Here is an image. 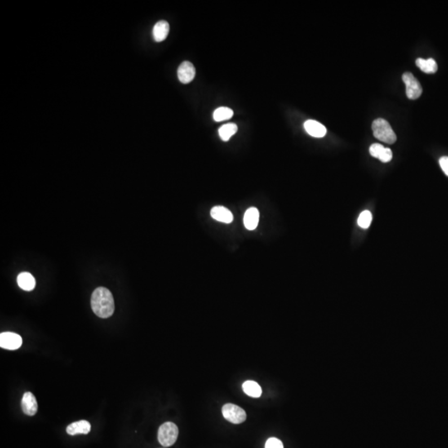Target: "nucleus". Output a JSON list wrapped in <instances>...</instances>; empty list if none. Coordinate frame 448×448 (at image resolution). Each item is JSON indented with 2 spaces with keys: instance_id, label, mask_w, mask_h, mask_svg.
<instances>
[{
  "instance_id": "1",
  "label": "nucleus",
  "mask_w": 448,
  "mask_h": 448,
  "mask_svg": "<svg viewBox=\"0 0 448 448\" xmlns=\"http://www.w3.org/2000/svg\"><path fill=\"white\" fill-rule=\"evenodd\" d=\"M91 305L93 312L100 318H109L114 313V298L107 288L98 287L93 291Z\"/></svg>"
},
{
  "instance_id": "2",
  "label": "nucleus",
  "mask_w": 448,
  "mask_h": 448,
  "mask_svg": "<svg viewBox=\"0 0 448 448\" xmlns=\"http://www.w3.org/2000/svg\"><path fill=\"white\" fill-rule=\"evenodd\" d=\"M372 130L374 137L387 144H393L397 140V136L388 121L384 119H376L372 124Z\"/></svg>"
},
{
  "instance_id": "3",
  "label": "nucleus",
  "mask_w": 448,
  "mask_h": 448,
  "mask_svg": "<svg viewBox=\"0 0 448 448\" xmlns=\"http://www.w3.org/2000/svg\"><path fill=\"white\" fill-rule=\"evenodd\" d=\"M179 436V428L174 423H164L159 428L158 440L163 446H170L176 442Z\"/></svg>"
},
{
  "instance_id": "4",
  "label": "nucleus",
  "mask_w": 448,
  "mask_h": 448,
  "mask_svg": "<svg viewBox=\"0 0 448 448\" xmlns=\"http://www.w3.org/2000/svg\"><path fill=\"white\" fill-rule=\"evenodd\" d=\"M222 413L225 419L234 424H240L246 419V412L235 404H225L222 409Z\"/></svg>"
},
{
  "instance_id": "5",
  "label": "nucleus",
  "mask_w": 448,
  "mask_h": 448,
  "mask_svg": "<svg viewBox=\"0 0 448 448\" xmlns=\"http://www.w3.org/2000/svg\"><path fill=\"white\" fill-rule=\"evenodd\" d=\"M402 78L406 85L407 96L411 100H416L420 97L423 93V87L414 75L411 72H405Z\"/></svg>"
},
{
  "instance_id": "6",
  "label": "nucleus",
  "mask_w": 448,
  "mask_h": 448,
  "mask_svg": "<svg viewBox=\"0 0 448 448\" xmlns=\"http://www.w3.org/2000/svg\"><path fill=\"white\" fill-rule=\"evenodd\" d=\"M23 339L19 334L13 332H4L0 334V346L1 348L15 351L20 348Z\"/></svg>"
},
{
  "instance_id": "7",
  "label": "nucleus",
  "mask_w": 448,
  "mask_h": 448,
  "mask_svg": "<svg viewBox=\"0 0 448 448\" xmlns=\"http://www.w3.org/2000/svg\"><path fill=\"white\" fill-rule=\"evenodd\" d=\"M195 68L190 62H183L178 68V77L182 83H190L195 77Z\"/></svg>"
},
{
  "instance_id": "8",
  "label": "nucleus",
  "mask_w": 448,
  "mask_h": 448,
  "mask_svg": "<svg viewBox=\"0 0 448 448\" xmlns=\"http://www.w3.org/2000/svg\"><path fill=\"white\" fill-rule=\"evenodd\" d=\"M369 153L374 158L379 159L383 163L392 161V152L389 148H384L380 144H373L369 148Z\"/></svg>"
},
{
  "instance_id": "9",
  "label": "nucleus",
  "mask_w": 448,
  "mask_h": 448,
  "mask_svg": "<svg viewBox=\"0 0 448 448\" xmlns=\"http://www.w3.org/2000/svg\"><path fill=\"white\" fill-rule=\"evenodd\" d=\"M21 405L23 413L26 415L33 416L37 414V400L32 392H27L23 394Z\"/></svg>"
},
{
  "instance_id": "10",
  "label": "nucleus",
  "mask_w": 448,
  "mask_h": 448,
  "mask_svg": "<svg viewBox=\"0 0 448 448\" xmlns=\"http://www.w3.org/2000/svg\"><path fill=\"white\" fill-rule=\"evenodd\" d=\"M304 128L310 135L316 138H322L326 135L327 130L318 121L308 120L304 123Z\"/></svg>"
},
{
  "instance_id": "11",
  "label": "nucleus",
  "mask_w": 448,
  "mask_h": 448,
  "mask_svg": "<svg viewBox=\"0 0 448 448\" xmlns=\"http://www.w3.org/2000/svg\"><path fill=\"white\" fill-rule=\"evenodd\" d=\"M211 216L215 220L221 223H230L233 220V215L227 208L223 206H216L211 210Z\"/></svg>"
},
{
  "instance_id": "12",
  "label": "nucleus",
  "mask_w": 448,
  "mask_h": 448,
  "mask_svg": "<svg viewBox=\"0 0 448 448\" xmlns=\"http://www.w3.org/2000/svg\"><path fill=\"white\" fill-rule=\"evenodd\" d=\"M244 226L246 229H256L259 223V211L256 208H250L246 210L243 217Z\"/></svg>"
},
{
  "instance_id": "13",
  "label": "nucleus",
  "mask_w": 448,
  "mask_h": 448,
  "mask_svg": "<svg viewBox=\"0 0 448 448\" xmlns=\"http://www.w3.org/2000/svg\"><path fill=\"white\" fill-rule=\"evenodd\" d=\"M90 431H91V424L86 420L75 422L67 427V432L72 436L77 434H87Z\"/></svg>"
},
{
  "instance_id": "14",
  "label": "nucleus",
  "mask_w": 448,
  "mask_h": 448,
  "mask_svg": "<svg viewBox=\"0 0 448 448\" xmlns=\"http://www.w3.org/2000/svg\"><path fill=\"white\" fill-rule=\"evenodd\" d=\"M170 33V25L168 22L161 20L156 23L154 26L153 36L154 39L157 42H161L166 39L168 34Z\"/></svg>"
},
{
  "instance_id": "15",
  "label": "nucleus",
  "mask_w": 448,
  "mask_h": 448,
  "mask_svg": "<svg viewBox=\"0 0 448 448\" xmlns=\"http://www.w3.org/2000/svg\"><path fill=\"white\" fill-rule=\"evenodd\" d=\"M17 282H18L19 287L23 290H27V291L33 290L36 286V281H35L34 277L29 272L20 273L17 278Z\"/></svg>"
},
{
  "instance_id": "16",
  "label": "nucleus",
  "mask_w": 448,
  "mask_h": 448,
  "mask_svg": "<svg viewBox=\"0 0 448 448\" xmlns=\"http://www.w3.org/2000/svg\"><path fill=\"white\" fill-rule=\"evenodd\" d=\"M416 65L418 66L423 72L428 74L435 73L437 71V64L433 58H428V59L418 58L416 60Z\"/></svg>"
},
{
  "instance_id": "17",
  "label": "nucleus",
  "mask_w": 448,
  "mask_h": 448,
  "mask_svg": "<svg viewBox=\"0 0 448 448\" xmlns=\"http://www.w3.org/2000/svg\"><path fill=\"white\" fill-rule=\"evenodd\" d=\"M242 389L246 395L250 397H259L262 395V388L257 382L254 381H246L242 384Z\"/></svg>"
},
{
  "instance_id": "18",
  "label": "nucleus",
  "mask_w": 448,
  "mask_h": 448,
  "mask_svg": "<svg viewBox=\"0 0 448 448\" xmlns=\"http://www.w3.org/2000/svg\"><path fill=\"white\" fill-rule=\"evenodd\" d=\"M237 131V126L234 123H228L219 128V134L223 141H228Z\"/></svg>"
},
{
  "instance_id": "19",
  "label": "nucleus",
  "mask_w": 448,
  "mask_h": 448,
  "mask_svg": "<svg viewBox=\"0 0 448 448\" xmlns=\"http://www.w3.org/2000/svg\"><path fill=\"white\" fill-rule=\"evenodd\" d=\"M233 116V112L228 107H219L215 110L214 112V120L217 122L227 121L232 118Z\"/></svg>"
},
{
  "instance_id": "20",
  "label": "nucleus",
  "mask_w": 448,
  "mask_h": 448,
  "mask_svg": "<svg viewBox=\"0 0 448 448\" xmlns=\"http://www.w3.org/2000/svg\"><path fill=\"white\" fill-rule=\"evenodd\" d=\"M372 219L373 218H372L371 213L368 210H365L360 214V217L358 219V225L360 226V228L367 229L371 224Z\"/></svg>"
},
{
  "instance_id": "21",
  "label": "nucleus",
  "mask_w": 448,
  "mask_h": 448,
  "mask_svg": "<svg viewBox=\"0 0 448 448\" xmlns=\"http://www.w3.org/2000/svg\"><path fill=\"white\" fill-rule=\"evenodd\" d=\"M265 448H284V446L281 440L276 437H271L266 442Z\"/></svg>"
},
{
  "instance_id": "22",
  "label": "nucleus",
  "mask_w": 448,
  "mask_h": 448,
  "mask_svg": "<svg viewBox=\"0 0 448 448\" xmlns=\"http://www.w3.org/2000/svg\"><path fill=\"white\" fill-rule=\"evenodd\" d=\"M439 164H440L442 171L445 173L446 176H448V156H442L439 160Z\"/></svg>"
}]
</instances>
